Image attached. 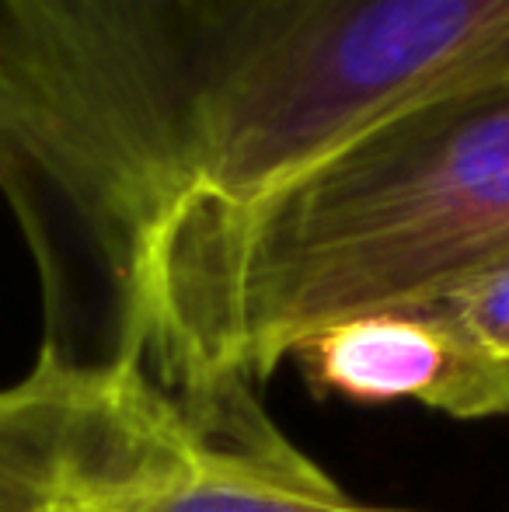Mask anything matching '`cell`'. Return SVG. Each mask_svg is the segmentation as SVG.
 Listing matches in <instances>:
<instances>
[{"instance_id":"obj_2","label":"cell","mask_w":509,"mask_h":512,"mask_svg":"<svg viewBox=\"0 0 509 512\" xmlns=\"http://www.w3.org/2000/svg\"><path fill=\"white\" fill-rule=\"evenodd\" d=\"M0 512H412L360 502L241 377L39 349L0 387Z\"/></svg>"},{"instance_id":"obj_4","label":"cell","mask_w":509,"mask_h":512,"mask_svg":"<svg viewBox=\"0 0 509 512\" xmlns=\"http://www.w3.org/2000/svg\"><path fill=\"white\" fill-rule=\"evenodd\" d=\"M436 304L447 307L485 352L509 366V265L471 279Z\"/></svg>"},{"instance_id":"obj_3","label":"cell","mask_w":509,"mask_h":512,"mask_svg":"<svg viewBox=\"0 0 509 512\" xmlns=\"http://www.w3.org/2000/svg\"><path fill=\"white\" fill-rule=\"evenodd\" d=\"M314 398L422 405L450 418L509 415V366L485 352L443 304L391 307L328 324L293 349Z\"/></svg>"},{"instance_id":"obj_1","label":"cell","mask_w":509,"mask_h":512,"mask_svg":"<svg viewBox=\"0 0 509 512\" xmlns=\"http://www.w3.org/2000/svg\"><path fill=\"white\" fill-rule=\"evenodd\" d=\"M509 265V70L377 122L234 209H192L143 276V356L265 387L304 338Z\"/></svg>"}]
</instances>
